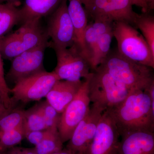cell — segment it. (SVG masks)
<instances>
[{"mask_svg":"<svg viewBox=\"0 0 154 154\" xmlns=\"http://www.w3.org/2000/svg\"><path fill=\"white\" fill-rule=\"evenodd\" d=\"M151 103L146 91L135 90L131 91L119 105L108 110L120 137L137 131L154 132V110Z\"/></svg>","mask_w":154,"mask_h":154,"instance_id":"obj_1","label":"cell"},{"mask_svg":"<svg viewBox=\"0 0 154 154\" xmlns=\"http://www.w3.org/2000/svg\"><path fill=\"white\" fill-rule=\"evenodd\" d=\"M131 91H147L154 83L153 69L110 51L99 66Z\"/></svg>","mask_w":154,"mask_h":154,"instance_id":"obj_2","label":"cell"},{"mask_svg":"<svg viewBox=\"0 0 154 154\" xmlns=\"http://www.w3.org/2000/svg\"><path fill=\"white\" fill-rule=\"evenodd\" d=\"M131 91L101 67L98 66L90 74L88 84L90 101L103 111L119 105Z\"/></svg>","mask_w":154,"mask_h":154,"instance_id":"obj_3","label":"cell"},{"mask_svg":"<svg viewBox=\"0 0 154 154\" xmlns=\"http://www.w3.org/2000/svg\"><path fill=\"white\" fill-rule=\"evenodd\" d=\"M113 33L117 42V51L120 55L154 68V54L136 28L125 22H114Z\"/></svg>","mask_w":154,"mask_h":154,"instance_id":"obj_4","label":"cell"},{"mask_svg":"<svg viewBox=\"0 0 154 154\" xmlns=\"http://www.w3.org/2000/svg\"><path fill=\"white\" fill-rule=\"evenodd\" d=\"M39 21L22 24L8 35L0 38V51L2 58L12 60L20 54L48 40L47 32L42 30Z\"/></svg>","mask_w":154,"mask_h":154,"instance_id":"obj_5","label":"cell"},{"mask_svg":"<svg viewBox=\"0 0 154 154\" xmlns=\"http://www.w3.org/2000/svg\"><path fill=\"white\" fill-rule=\"evenodd\" d=\"M58 80H60L54 71L45 70L37 73L17 81L15 85L10 89V94L14 103H24L39 101L46 97L51 88Z\"/></svg>","mask_w":154,"mask_h":154,"instance_id":"obj_6","label":"cell"},{"mask_svg":"<svg viewBox=\"0 0 154 154\" xmlns=\"http://www.w3.org/2000/svg\"><path fill=\"white\" fill-rule=\"evenodd\" d=\"M54 49L57 59L54 71L60 80L80 82L92 72L90 63L75 45L67 48Z\"/></svg>","mask_w":154,"mask_h":154,"instance_id":"obj_7","label":"cell"},{"mask_svg":"<svg viewBox=\"0 0 154 154\" xmlns=\"http://www.w3.org/2000/svg\"><path fill=\"white\" fill-rule=\"evenodd\" d=\"M90 74L84 79L75 98L61 113L58 131L63 143L69 140L76 127L85 116L90 108L91 102L88 84Z\"/></svg>","mask_w":154,"mask_h":154,"instance_id":"obj_8","label":"cell"},{"mask_svg":"<svg viewBox=\"0 0 154 154\" xmlns=\"http://www.w3.org/2000/svg\"><path fill=\"white\" fill-rule=\"evenodd\" d=\"M47 33L53 48H65L75 43L74 29L68 11L67 0H62L50 18Z\"/></svg>","mask_w":154,"mask_h":154,"instance_id":"obj_9","label":"cell"},{"mask_svg":"<svg viewBox=\"0 0 154 154\" xmlns=\"http://www.w3.org/2000/svg\"><path fill=\"white\" fill-rule=\"evenodd\" d=\"M103 112L94 105L90 106L85 116L75 128L66 148L75 154H87Z\"/></svg>","mask_w":154,"mask_h":154,"instance_id":"obj_10","label":"cell"},{"mask_svg":"<svg viewBox=\"0 0 154 154\" xmlns=\"http://www.w3.org/2000/svg\"><path fill=\"white\" fill-rule=\"evenodd\" d=\"M120 135L108 110L103 112L87 154H118Z\"/></svg>","mask_w":154,"mask_h":154,"instance_id":"obj_11","label":"cell"},{"mask_svg":"<svg viewBox=\"0 0 154 154\" xmlns=\"http://www.w3.org/2000/svg\"><path fill=\"white\" fill-rule=\"evenodd\" d=\"M49 45L48 40L14 57L12 60L8 76L16 82L23 78L45 70L43 66L45 52Z\"/></svg>","mask_w":154,"mask_h":154,"instance_id":"obj_12","label":"cell"},{"mask_svg":"<svg viewBox=\"0 0 154 154\" xmlns=\"http://www.w3.org/2000/svg\"><path fill=\"white\" fill-rule=\"evenodd\" d=\"M133 5L131 0H94L90 16L113 22H125L135 27L138 14L133 11Z\"/></svg>","mask_w":154,"mask_h":154,"instance_id":"obj_13","label":"cell"},{"mask_svg":"<svg viewBox=\"0 0 154 154\" xmlns=\"http://www.w3.org/2000/svg\"><path fill=\"white\" fill-rule=\"evenodd\" d=\"M121 137L118 154H154V132L137 131Z\"/></svg>","mask_w":154,"mask_h":154,"instance_id":"obj_14","label":"cell"},{"mask_svg":"<svg viewBox=\"0 0 154 154\" xmlns=\"http://www.w3.org/2000/svg\"><path fill=\"white\" fill-rule=\"evenodd\" d=\"M83 81L58 80L48 94L46 101L61 114L76 95Z\"/></svg>","mask_w":154,"mask_h":154,"instance_id":"obj_15","label":"cell"},{"mask_svg":"<svg viewBox=\"0 0 154 154\" xmlns=\"http://www.w3.org/2000/svg\"><path fill=\"white\" fill-rule=\"evenodd\" d=\"M62 0H25L19 9L20 22L22 24L38 21L44 16L53 12Z\"/></svg>","mask_w":154,"mask_h":154,"instance_id":"obj_16","label":"cell"},{"mask_svg":"<svg viewBox=\"0 0 154 154\" xmlns=\"http://www.w3.org/2000/svg\"><path fill=\"white\" fill-rule=\"evenodd\" d=\"M67 2L68 11L74 29L75 44L85 56L84 35L88 23V14L80 0H67Z\"/></svg>","mask_w":154,"mask_h":154,"instance_id":"obj_17","label":"cell"},{"mask_svg":"<svg viewBox=\"0 0 154 154\" xmlns=\"http://www.w3.org/2000/svg\"><path fill=\"white\" fill-rule=\"evenodd\" d=\"M20 22L19 9L17 3H0V38Z\"/></svg>","mask_w":154,"mask_h":154,"instance_id":"obj_18","label":"cell"},{"mask_svg":"<svg viewBox=\"0 0 154 154\" xmlns=\"http://www.w3.org/2000/svg\"><path fill=\"white\" fill-rule=\"evenodd\" d=\"M47 130L44 138L34 147L38 154H52L63 149V143L58 129Z\"/></svg>","mask_w":154,"mask_h":154,"instance_id":"obj_19","label":"cell"},{"mask_svg":"<svg viewBox=\"0 0 154 154\" xmlns=\"http://www.w3.org/2000/svg\"><path fill=\"white\" fill-rule=\"evenodd\" d=\"M113 37L112 28L98 38L94 57L91 63L92 72L94 71L102 63L110 52V45Z\"/></svg>","mask_w":154,"mask_h":154,"instance_id":"obj_20","label":"cell"},{"mask_svg":"<svg viewBox=\"0 0 154 154\" xmlns=\"http://www.w3.org/2000/svg\"><path fill=\"white\" fill-rule=\"evenodd\" d=\"M23 127L25 135L30 131L46 129L44 117L38 105L25 110Z\"/></svg>","mask_w":154,"mask_h":154,"instance_id":"obj_21","label":"cell"},{"mask_svg":"<svg viewBox=\"0 0 154 154\" xmlns=\"http://www.w3.org/2000/svg\"><path fill=\"white\" fill-rule=\"evenodd\" d=\"M135 28L140 30L154 54V17L149 13L138 14L136 21Z\"/></svg>","mask_w":154,"mask_h":154,"instance_id":"obj_22","label":"cell"},{"mask_svg":"<svg viewBox=\"0 0 154 154\" xmlns=\"http://www.w3.org/2000/svg\"><path fill=\"white\" fill-rule=\"evenodd\" d=\"M25 138L23 125L15 129L0 132V152H5L21 143Z\"/></svg>","mask_w":154,"mask_h":154,"instance_id":"obj_23","label":"cell"},{"mask_svg":"<svg viewBox=\"0 0 154 154\" xmlns=\"http://www.w3.org/2000/svg\"><path fill=\"white\" fill-rule=\"evenodd\" d=\"M25 110L12 109L0 117V132L15 129L23 125Z\"/></svg>","mask_w":154,"mask_h":154,"instance_id":"obj_24","label":"cell"},{"mask_svg":"<svg viewBox=\"0 0 154 154\" xmlns=\"http://www.w3.org/2000/svg\"><path fill=\"white\" fill-rule=\"evenodd\" d=\"M99 36L94 31L93 22L88 23L84 35L85 56L91 64Z\"/></svg>","mask_w":154,"mask_h":154,"instance_id":"obj_25","label":"cell"},{"mask_svg":"<svg viewBox=\"0 0 154 154\" xmlns=\"http://www.w3.org/2000/svg\"><path fill=\"white\" fill-rule=\"evenodd\" d=\"M38 106L44 117L46 129H58L61 114L47 101L42 102Z\"/></svg>","mask_w":154,"mask_h":154,"instance_id":"obj_26","label":"cell"},{"mask_svg":"<svg viewBox=\"0 0 154 154\" xmlns=\"http://www.w3.org/2000/svg\"><path fill=\"white\" fill-rule=\"evenodd\" d=\"M47 129L30 131L25 134V138L28 140L30 143L36 146L40 143V142L44 138L47 133Z\"/></svg>","mask_w":154,"mask_h":154,"instance_id":"obj_27","label":"cell"},{"mask_svg":"<svg viewBox=\"0 0 154 154\" xmlns=\"http://www.w3.org/2000/svg\"><path fill=\"white\" fill-rule=\"evenodd\" d=\"M5 154H38L34 148H28L22 147L14 146L10 149L7 152H5Z\"/></svg>","mask_w":154,"mask_h":154,"instance_id":"obj_28","label":"cell"},{"mask_svg":"<svg viewBox=\"0 0 154 154\" xmlns=\"http://www.w3.org/2000/svg\"><path fill=\"white\" fill-rule=\"evenodd\" d=\"M0 86L2 88L6 94L10 95V88L7 85L5 79L2 57L1 54V51H0Z\"/></svg>","mask_w":154,"mask_h":154,"instance_id":"obj_29","label":"cell"},{"mask_svg":"<svg viewBox=\"0 0 154 154\" xmlns=\"http://www.w3.org/2000/svg\"><path fill=\"white\" fill-rule=\"evenodd\" d=\"M0 102L9 109H13L14 103L10 97V95L6 94L5 92L0 86Z\"/></svg>","mask_w":154,"mask_h":154,"instance_id":"obj_30","label":"cell"},{"mask_svg":"<svg viewBox=\"0 0 154 154\" xmlns=\"http://www.w3.org/2000/svg\"><path fill=\"white\" fill-rule=\"evenodd\" d=\"M133 5L140 7L143 13H149L148 7L146 0H131Z\"/></svg>","mask_w":154,"mask_h":154,"instance_id":"obj_31","label":"cell"},{"mask_svg":"<svg viewBox=\"0 0 154 154\" xmlns=\"http://www.w3.org/2000/svg\"><path fill=\"white\" fill-rule=\"evenodd\" d=\"M94 1V0H80L83 5L85 6L84 8L87 11L88 16L91 11Z\"/></svg>","mask_w":154,"mask_h":154,"instance_id":"obj_32","label":"cell"},{"mask_svg":"<svg viewBox=\"0 0 154 154\" xmlns=\"http://www.w3.org/2000/svg\"><path fill=\"white\" fill-rule=\"evenodd\" d=\"M12 109H9L7 108L2 102H0V117L8 113Z\"/></svg>","mask_w":154,"mask_h":154,"instance_id":"obj_33","label":"cell"},{"mask_svg":"<svg viewBox=\"0 0 154 154\" xmlns=\"http://www.w3.org/2000/svg\"><path fill=\"white\" fill-rule=\"evenodd\" d=\"M148 7L149 12L154 9V0H146Z\"/></svg>","mask_w":154,"mask_h":154,"instance_id":"obj_34","label":"cell"},{"mask_svg":"<svg viewBox=\"0 0 154 154\" xmlns=\"http://www.w3.org/2000/svg\"><path fill=\"white\" fill-rule=\"evenodd\" d=\"M52 154H75L74 153L69 150L68 149H63L60 151L58 152H57L54 153Z\"/></svg>","mask_w":154,"mask_h":154,"instance_id":"obj_35","label":"cell"},{"mask_svg":"<svg viewBox=\"0 0 154 154\" xmlns=\"http://www.w3.org/2000/svg\"><path fill=\"white\" fill-rule=\"evenodd\" d=\"M18 1L19 0H0V2L2 3L4 2H5L17 3L18 2Z\"/></svg>","mask_w":154,"mask_h":154,"instance_id":"obj_36","label":"cell"},{"mask_svg":"<svg viewBox=\"0 0 154 154\" xmlns=\"http://www.w3.org/2000/svg\"><path fill=\"white\" fill-rule=\"evenodd\" d=\"M0 154H5V152H0Z\"/></svg>","mask_w":154,"mask_h":154,"instance_id":"obj_37","label":"cell"},{"mask_svg":"<svg viewBox=\"0 0 154 154\" xmlns=\"http://www.w3.org/2000/svg\"><path fill=\"white\" fill-rule=\"evenodd\" d=\"M0 3H1V2H0Z\"/></svg>","mask_w":154,"mask_h":154,"instance_id":"obj_38","label":"cell"},{"mask_svg":"<svg viewBox=\"0 0 154 154\" xmlns=\"http://www.w3.org/2000/svg\"></svg>","mask_w":154,"mask_h":154,"instance_id":"obj_39","label":"cell"}]
</instances>
